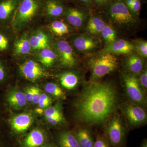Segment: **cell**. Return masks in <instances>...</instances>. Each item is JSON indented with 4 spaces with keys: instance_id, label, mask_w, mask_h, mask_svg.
<instances>
[{
    "instance_id": "f546056e",
    "label": "cell",
    "mask_w": 147,
    "mask_h": 147,
    "mask_svg": "<svg viewBox=\"0 0 147 147\" xmlns=\"http://www.w3.org/2000/svg\"><path fill=\"white\" fill-rule=\"evenodd\" d=\"M135 50L137 54L143 58L147 57V41L143 40L138 39L135 40L134 43Z\"/></svg>"
},
{
    "instance_id": "5b68a950",
    "label": "cell",
    "mask_w": 147,
    "mask_h": 147,
    "mask_svg": "<svg viewBox=\"0 0 147 147\" xmlns=\"http://www.w3.org/2000/svg\"><path fill=\"white\" fill-rule=\"evenodd\" d=\"M108 13L111 21L119 27H130L136 23L134 15L127 7L123 0H114L108 8Z\"/></svg>"
},
{
    "instance_id": "7bdbcfd3",
    "label": "cell",
    "mask_w": 147,
    "mask_h": 147,
    "mask_svg": "<svg viewBox=\"0 0 147 147\" xmlns=\"http://www.w3.org/2000/svg\"><path fill=\"white\" fill-rule=\"evenodd\" d=\"M39 147H56L54 145L50 144H43L42 145H41V146H39Z\"/></svg>"
},
{
    "instance_id": "8992f818",
    "label": "cell",
    "mask_w": 147,
    "mask_h": 147,
    "mask_svg": "<svg viewBox=\"0 0 147 147\" xmlns=\"http://www.w3.org/2000/svg\"><path fill=\"white\" fill-rule=\"evenodd\" d=\"M38 0H22L11 21L12 26L20 28L31 21L39 10Z\"/></svg>"
},
{
    "instance_id": "d4e9b609",
    "label": "cell",
    "mask_w": 147,
    "mask_h": 147,
    "mask_svg": "<svg viewBox=\"0 0 147 147\" xmlns=\"http://www.w3.org/2000/svg\"><path fill=\"white\" fill-rule=\"evenodd\" d=\"M32 50L29 39L27 37H21L15 42L14 53L16 55H24L29 54Z\"/></svg>"
},
{
    "instance_id": "1f68e13d",
    "label": "cell",
    "mask_w": 147,
    "mask_h": 147,
    "mask_svg": "<svg viewBox=\"0 0 147 147\" xmlns=\"http://www.w3.org/2000/svg\"><path fill=\"white\" fill-rule=\"evenodd\" d=\"M45 117L63 115L60 104H58L53 107H50L45 110Z\"/></svg>"
},
{
    "instance_id": "ab89813d",
    "label": "cell",
    "mask_w": 147,
    "mask_h": 147,
    "mask_svg": "<svg viewBox=\"0 0 147 147\" xmlns=\"http://www.w3.org/2000/svg\"><path fill=\"white\" fill-rule=\"evenodd\" d=\"M96 4L99 5H104L108 3L110 0H92Z\"/></svg>"
},
{
    "instance_id": "52a82bcc",
    "label": "cell",
    "mask_w": 147,
    "mask_h": 147,
    "mask_svg": "<svg viewBox=\"0 0 147 147\" xmlns=\"http://www.w3.org/2000/svg\"><path fill=\"white\" fill-rule=\"evenodd\" d=\"M119 108L131 127H139L146 123V112L142 106L129 101L121 103Z\"/></svg>"
},
{
    "instance_id": "44dd1931",
    "label": "cell",
    "mask_w": 147,
    "mask_h": 147,
    "mask_svg": "<svg viewBox=\"0 0 147 147\" xmlns=\"http://www.w3.org/2000/svg\"><path fill=\"white\" fill-rule=\"evenodd\" d=\"M7 101L11 107L19 109L26 105L27 100L24 93L16 90L9 93L7 97Z\"/></svg>"
},
{
    "instance_id": "83f0119b",
    "label": "cell",
    "mask_w": 147,
    "mask_h": 147,
    "mask_svg": "<svg viewBox=\"0 0 147 147\" xmlns=\"http://www.w3.org/2000/svg\"><path fill=\"white\" fill-rule=\"evenodd\" d=\"M45 91L55 97L65 99V96L63 90L57 84L53 83H47L45 87Z\"/></svg>"
},
{
    "instance_id": "3957f363",
    "label": "cell",
    "mask_w": 147,
    "mask_h": 147,
    "mask_svg": "<svg viewBox=\"0 0 147 147\" xmlns=\"http://www.w3.org/2000/svg\"><path fill=\"white\" fill-rule=\"evenodd\" d=\"M121 77L125 93L129 102L144 108L147 103L146 94L139 85L137 76L124 71Z\"/></svg>"
},
{
    "instance_id": "603a6c76",
    "label": "cell",
    "mask_w": 147,
    "mask_h": 147,
    "mask_svg": "<svg viewBox=\"0 0 147 147\" xmlns=\"http://www.w3.org/2000/svg\"><path fill=\"white\" fill-rule=\"evenodd\" d=\"M105 21L96 16L91 17L88 21L86 30L90 34L97 35L101 33L105 27Z\"/></svg>"
},
{
    "instance_id": "5bb4252c",
    "label": "cell",
    "mask_w": 147,
    "mask_h": 147,
    "mask_svg": "<svg viewBox=\"0 0 147 147\" xmlns=\"http://www.w3.org/2000/svg\"><path fill=\"white\" fill-rule=\"evenodd\" d=\"M67 20L71 26L81 28L84 26L86 19V14L84 10L79 9L69 8L65 11Z\"/></svg>"
},
{
    "instance_id": "7c38bea8",
    "label": "cell",
    "mask_w": 147,
    "mask_h": 147,
    "mask_svg": "<svg viewBox=\"0 0 147 147\" xmlns=\"http://www.w3.org/2000/svg\"><path fill=\"white\" fill-rule=\"evenodd\" d=\"M128 55L125 60V71L138 76L145 68L144 59L135 53H131Z\"/></svg>"
},
{
    "instance_id": "ba28073f",
    "label": "cell",
    "mask_w": 147,
    "mask_h": 147,
    "mask_svg": "<svg viewBox=\"0 0 147 147\" xmlns=\"http://www.w3.org/2000/svg\"><path fill=\"white\" fill-rule=\"evenodd\" d=\"M55 47L62 65L68 67L76 65V60L73 48L67 41L57 40L55 42Z\"/></svg>"
},
{
    "instance_id": "d6986e66",
    "label": "cell",
    "mask_w": 147,
    "mask_h": 147,
    "mask_svg": "<svg viewBox=\"0 0 147 147\" xmlns=\"http://www.w3.org/2000/svg\"><path fill=\"white\" fill-rule=\"evenodd\" d=\"M29 40L32 50H41L48 47L49 38L43 32H37L30 38Z\"/></svg>"
},
{
    "instance_id": "cb8c5ba5",
    "label": "cell",
    "mask_w": 147,
    "mask_h": 147,
    "mask_svg": "<svg viewBox=\"0 0 147 147\" xmlns=\"http://www.w3.org/2000/svg\"><path fill=\"white\" fill-rule=\"evenodd\" d=\"M40 62L45 67H50L53 65L57 59V55L49 47L40 50L38 54Z\"/></svg>"
},
{
    "instance_id": "f1b7e54d",
    "label": "cell",
    "mask_w": 147,
    "mask_h": 147,
    "mask_svg": "<svg viewBox=\"0 0 147 147\" xmlns=\"http://www.w3.org/2000/svg\"><path fill=\"white\" fill-rule=\"evenodd\" d=\"M124 3L133 15L138 16L141 10L140 0H123Z\"/></svg>"
},
{
    "instance_id": "9a60e30c",
    "label": "cell",
    "mask_w": 147,
    "mask_h": 147,
    "mask_svg": "<svg viewBox=\"0 0 147 147\" xmlns=\"http://www.w3.org/2000/svg\"><path fill=\"white\" fill-rule=\"evenodd\" d=\"M46 139L44 132L38 129H35L30 132L25 137L22 147H39L45 144Z\"/></svg>"
},
{
    "instance_id": "9c48e42d",
    "label": "cell",
    "mask_w": 147,
    "mask_h": 147,
    "mask_svg": "<svg viewBox=\"0 0 147 147\" xmlns=\"http://www.w3.org/2000/svg\"><path fill=\"white\" fill-rule=\"evenodd\" d=\"M71 43L77 51L84 53L94 52L99 46V42L88 34L77 35L72 38Z\"/></svg>"
},
{
    "instance_id": "4fadbf2b",
    "label": "cell",
    "mask_w": 147,
    "mask_h": 147,
    "mask_svg": "<svg viewBox=\"0 0 147 147\" xmlns=\"http://www.w3.org/2000/svg\"><path fill=\"white\" fill-rule=\"evenodd\" d=\"M33 117L31 114L23 113L14 116L11 119V126L13 131L22 133L28 129L32 125Z\"/></svg>"
},
{
    "instance_id": "4dcf8cb0",
    "label": "cell",
    "mask_w": 147,
    "mask_h": 147,
    "mask_svg": "<svg viewBox=\"0 0 147 147\" xmlns=\"http://www.w3.org/2000/svg\"><path fill=\"white\" fill-rule=\"evenodd\" d=\"M9 41L5 32L0 28V54H3L8 50Z\"/></svg>"
},
{
    "instance_id": "2e32d148",
    "label": "cell",
    "mask_w": 147,
    "mask_h": 147,
    "mask_svg": "<svg viewBox=\"0 0 147 147\" xmlns=\"http://www.w3.org/2000/svg\"><path fill=\"white\" fill-rule=\"evenodd\" d=\"M18 0H2L0 1V26L5 22L17 8Z\"/></svg>"
},
{
    "instance_id": "ee69618b",
    "label": "cell",
    "mask_w": 147,
    "mask_h": 147,
    "mask_svg": "<svg viewBox=\"0 0 147 147\" xmlns=\"http://www.w3.org/2000/svg\"><path fill=\"white\" fill-rule=\"evenodd\" d=\"M36 112H37L38 113H39V114H41L43 113V111L42 108H38V109H37Z\"/></svg>"
},
{
    "instance_id": "6da1fadb",
    "label": "cell",
    "mask_w": 147,
    "mask_h": 147,
    "mask_svg": "<svg viewBox=\"0 0 147 147\" xmlns=\"http://www.w3.org/2000/svg\"><path fill=\"white\" fill-rule=\"evenodd\" d=\"M119 91L107 82H90L85 85L74 102L77 121L87 126L105 124L120 105Z\"/></svg>"
},
{
    "instance_id": "e0dca14e",
    "label": "cell",
    "mask_w": 147,
    "mask_h": 147,
    "mask_svg": "<svg viewBox=\"0 0 147 147\" xmlns=\"http://www.w3.org/2000/svg\"><path fill=\"white\" fill-rule=\"evenodd\" d=\"M80 147H93L94 141L91 131L87 126L78 129L74 133Z\"/></svg>"
},
{
    "instance_id": "4316f807",
    "label": "cell",
    "mask_w": 147,
    "mask_h": 147,
    "mask_svg": "<svg viewBox=\"0 0 147 147\" xmlns=\"http://www.w3.org/2000/svg\"><path fill=\"white\" fill-rule=\"evenodd\" d=\"M100 34L106 46L110 45L117 40V33L110 25L106 24Z\"/></svg>"
},
{
    "instance_id": "7a4b0ae2",
    "label": "cell",
    "mask_w": 147,
    "mask_h": 147,
    "mask_svg": "<svg viewBox=\"0 0 147 147\" xmlns=\"http://www.w3.org/2000/svg\"><path fill=\"white\" fill-rule=\"evenodd\" d=\"M88 64L91 72V82H93L115 71L117 68L118 63L114 55L100 53L91 58L88 61Z\"/></svg>"
},
{
    "instance_id": "7402d4cb",
    "label": "cell",
    "mask_w": 147,
    "mask_h": 147,
    "mask_svg": "<svg viewBox=\"0 0 147 147\" xmlns=\"http://www.w3.org/2000/svg\"><path fill=\"white\" fill-rule=\"evenodd\" d=\"M46 10L48 16L57 17L64 12V7L59 0H48L46 3Z\"/></svg>"
},
{
    "instance_id": "277c9868",
    "label": "cell",
    "mask_w": 147,
    "mask_h": 147,
    "mask_svg": "<svg viewBox=\"0 0 147 147\" xmlns=\"http://www.w3.org/2000/svg\"><path fill=\"white\" fill-rule=\"evenodd\" d=\"M105 123V137L110 142V146L123 147L126 138V129L121 117L116 113Z\"/></svg>"
},
{
    "instance_id": "ffe728a7",
    "label": "cell",
    "mask_w": 147,
    "mask_h": 147,
    "mask_svg": "<svg viewBox=\"0 0 147 147\" xmlns=\"http://www.w3.org/2000/svg\"><path fill=\"white\" fill-rule=\"evenodd\" d=\"M57 143L59 147H80L74 133L69 131L59 133L57 137Z\"/></svg>"
},
{
    "instance_id": "30bf717a",
    "label": "cell",
    "mask_w": 147,
    "mask_h": 147,
    "mask_svg": "<svg viewBox=\"0 0 147 147\" xmlns=\"http://www.w3.org/2000/svg\"><path fill=\"white\" fill-rule=\"evenodd\" d=\"M22 75L29 81L35 82L46 75L45 71L39 64L34 61H27L19 67Z\"/></svg>"
},
{
    "instance_id": "836d02e7",
    "label": "cell",
    "mask_w": 147,
    "mask_h": 147,
    "mask_svg": "<svg viewBox=\"0 0 147 147\" xmlns=\"http://www.w3.org/2000/svg\"><path fill=\"white\" fill-rule=\"evenodd\" d=\"M110 142L105 136L98 135L94 141L93 147H110Z\"/></svg>"
},
{
    "instance_id": "ac0fdd59",
    "label": "cell",
    "mask_w": 147,
    "mask_h": 147,
    "mask_svg": "<svg viewBox=\"0 0 147 147\" xmlns=\"http://www.w3.org/2000/svg\"><path fill=\"white\" fill-rule=\"evenodd\" d=\"M59 80L61 85L64 88L72 90L76 88L79 85L80 77L74 72L67 71L61 74Z\"/></svg>"
},
{
    "instance_id": "d590c367",
    "label": "cell",
    "mask_w": 147,
    "mask_h": 147,
    "mask_svg": "<svg viewBox=\"0 0 147 147\" xmlns=\"http://www.w3.org/2000/svg\"><path fill=\"white\" fill-rule=\"evenodd\" d=\"M33 95L32 102L34 104H38L39 98L41 94V91L39 88L33 86Z\"/></svg>"
},
{
    "instance_id": "484cf974",
    "label": "cell",
    "mask_w": 147,
    "mask_h": 147,
    "mask_svg": "<svg viewBox=\"0 0 147 147\" xmlns=\"http://www.w3.org/2000/svg\"><path fill=\"white\" fill-rule=\"evenodd\" d=\"M50 29L54 34L61 36L69 32L68 26L63 21L56 20L53 21L50 26Z\"/></svg>"
},
{
    "instance_id": "f35d334b",
    "label": "cell",
    "mask_w": 147,
    "mask_h": 147,
    "mask_svg": "<svg viewBox=\"0 0 147 147\" xmlns=\"http://www.w3.org/2000/svg\"><path fill=\"white\" fill-rule=\"evenodd\" d=\"M6 76V71L5 67L2 62L0 60V83H2L5 80Z\"/></svg>"
},
{
    "instance_id": "e575fe53",
    "label": "cell",
    "mask_w": 147,
    "mask_h": 147,
    "mask_svg": "<svg viewBox=\"0 0 147 147\" xmlns=\"http://www.w3.org/2000/svg\"><path fill=\"white\" fill-rule=\"evenodd\" d=\"M46 118L47 121L53 125H57L64 121L63 115L55 116V117H47Z\"/></svg>"
},
{
    "instance_id": "b9f144b4",
    "label": "cell",
    "mask_w": 147,
    "mask_h": 147,
    "mask_svg": "<svg viewBox=\"0 0 147 147\" xmlns=\"http://www.w3.org/2000/svg\"><path fill=\"white\" fill-rule=\"evenodd\" d=\"M140 147H147V141L146 139H144Z\"/></svg>"
},
{
    "instance_id": "d6a6232c",
    "label": "cell",
    "mask_w": 147,
    "mask_h": 147,
    "mask_svg": "<svg viewBox=\"0 0 147 147\" xmlns=\"http://www.w3.org/2000/svg\"><path fill=\"white\" fill-rule=\"evenodd\" d=\"M139 77L137 76L138 82L142 89L146 93L147 90V68H145L139 74Z\"/></svg>"
},
{
    "instance_id": "60d3db41",
    "label": "cell",
    "mask_w": 147,
    "mask_h": 147,
    "mask_svg": "<svg viewBox=\"0 0 147 147\" xmlns=\"http://www.w3.org/2000/svg\"><path fill=\"white\" fill-rule=\"evenodd\" d=\"M81 3L86 5H90L92 0H80Z\"/></svg>"
},
{
    "instance_id": "74e56055",
    "label": "cell",
    "mask_w": 147,
    "mask_h": 147,
    "mask_svg": "<svg viewBox=\"0 0 147 147\" xmlns=\"http://www.w3.org/2000/svg\"><path fill=\"white\" fill-rule=\"evenodd\" d=\"M44 103H49L51 104L52 99L45 93H41L40 94V97L39 98L38 104L39 105V104Z\"/></svg>"
},
{
    "instance_id": "8fae6325",
    "label": "cell",
    "mask_w": 147,
    "mask_h": 147,
    "mask_svg": "<svg viewBox=\"0 0 147 147\" xmlns=\"http://www.w3.org/2000/svg\"><path fill=\"white\" fill-rule=\"evenodd\" d=\"M135 50L134 43L124 39L117 40L113 43L105 46L100 53H110L113 55H129Z\"/></svg>"
},
{
    "instance_id": "8d00e7d4",
    "label": "cell",
    "mask_w": 147,
    "mask_h": 147,
    "mask_svg": "<svg viewBox=\"0 0 147 147\" xmlns=\"http://www.w3.org/2000/svg\"><path fill=\"white\" fill-rule=\"evenodd\" d=\"M34 88L30 87L27 88L24 93L27 101L30 102H32Z\"/></svg>"
}]
</instances>
